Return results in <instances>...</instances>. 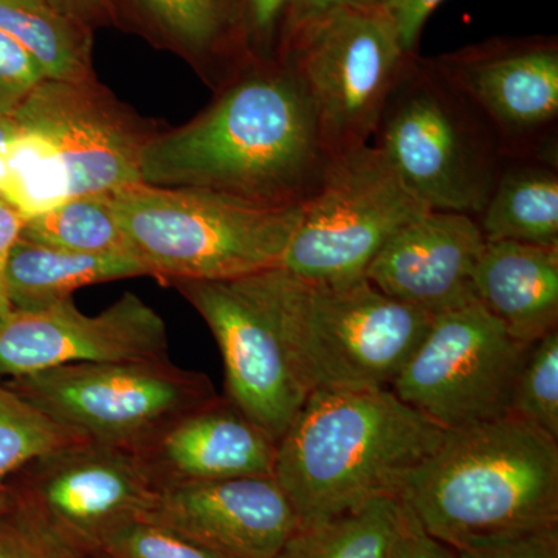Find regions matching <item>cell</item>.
<instances>
[{"label": "cell", "mask_w": 558, "mask_h": 558, "mask_svg": "<svg viewBox=\"0 0 558 558\" xmlns=\"http://www.w3.org/2000/svg\"><path fill=\"white\" fill-rule=\"evenodd\" d=\"M475 219L486 242L558 248V161L506 160Z\"/></svg>", "instance_id": "obj_21"}, {"label": "cell", "mask_w": 558, "mask_h": 558, "mask_svg": "<svg viewBox=\"0 0 558 558\" xmlns=\"http://www.w3.org/2000/svg\"><path fill=\"white\" fill-rule=\"evenodd\" d=\"M24 220L21 213H17L5 201L0 199V317L11 311L9 300H7L3 271H5L11 248L20 240Z\"/></svg>", "instance_id": "obj_36"}, {"label": "cell", "mask_w": 558, "mask_h": 558, "mask_svg": "<svg viewBox=\"0 0 558 558\" xmlns=\"http://www.w3.org/2000/svg\"><path fill=\"white\" fill-rule=\"evenodd\" d=\"M432 319L428 312L385 295L366 278L318 288L288 274L290 351L311 392L391 387Z\"/></svg>", "instance_id": "obj_6"}, {"label": "cell", "mask_w": 558, "mask_h": 558, "mask_svg": "<svg viewBox=\"0 0 558 558\" xmlns=\"http://www.w3.org/2000/svg\"><path fill=\"white\" fill-rule=\"evenodd\" d=\"M444 0H388L387 10L398 25L400 39L410 53H417L422 31Z\"/></svg>", "instance_id": "obj_35"}, {"label": "cell", "mask_w": 558, "mask_h": 558, "mask_svg": "<svg viewBox=\"0 0 558 558\" xmlns=\"http://www.w3.org/2000/svg\"><path fill=\"white\" fill-rule=\"evenodd\" d=\"M413 54L387 7L332 11L292 33L284 57L310 95L330 156L369 145Z\"/></svg>", "instance_id": "obj_8"}, {"label": "cell", "mask_w": 558, "mask_h": 558, "mask_svg": "<svg viewBox=\"0 0 558 558\" xmlns=\"http://www.w3.org/2000/svg\"><path fill=\"white\" fill-rule=\"evenodd\" d=\"M531 347L510 336L480 301H472L433 315L427 333L389 389L446 432L486 424L509 416Z\"/></svg>", "instance_id": "obj_11"}, {"label": "cell", "mask_w": 558, "mask_h": 558, "mask_svg": "<svg viewBox=\"0 0 558 558\" xmlns=\"http://www.w3.org/2000/svg\"><path fill=\"white\" fill-rule=\"evenodd\" d=\"M0 558H73L10 502L0 512Z\"/></svg>", "instance_id": "obj_32"}, {"label": "cell", "mask_w": 558, "mask_h": 558, "mask_svg": "<svg viewBox=\"0 0 558 558\" xmlns=\"http://www.w3.org/2000/svg\"><path fill=\"white\" fill-rule=\"evenodd\" d=\"M7 384L51 421L132 453L183 414L218 398L208 376L170 359L75 363Z\"/></svg>", "instance_id": "obj_10"}, {"label": "cell", "mask_w": 558, "mask_h": 558, "mask_svg": "<svg viewBox=\"0 0 558 558\" xmlns=\"http://www.w3.org/2000/svg\"><path fill=\"white\" fill-rule=\"evenodd\" d=\"M399 519L398 498H377L362 509L299 526L277 558H387Z\"/></svg>", "instance_id": "obj_24"}, {"label": "cell", "mask_w": 558, "mask_h": 558, "mask_svg": "<svg viewBox=\"0 0 558 558\" xmlns=\"http://www.w3.org/2000/svg\"><path fill=\"white\" fill-rule=\"evenodd\" d=\"M84 439L51 421L0 376V488L33 459Z\"/></svg>", "instance_id": "obj_27"}, {"label": "cell", "mask_w": 558, "mask_h": 558, "mask_svg": "<svg viewBox=\"0 0 558 558\" xmlns=\"http://www.w3.org/2000/svg\"><path fill=\"white\" fill-rule=\"evenodd\" d=\"M10 492L9 487L0 488V512H3V510H7L10 508Z\"/></svg>", "instance_id": "obj_40"}, {"label": "cell", "mask_w": 558, "mask_h": 558, "mask_svg": "<svg viewBox=\"0 0 558 558\" xmlns=\"http://www.w3.org/2000/svg\"><path fill=\"white\" fill-rule=\"evenodd\" d=\"M433 61L486 120L506 159L557 161V36H498Z\"/></svg>", "instance_id": "obj_13"}, {"label": "cell", "mask_w": 558, "mask_h": 558, "mask_svg": "<svg viewBox=\"0 0 558 558\" xmlns=\"http://www.w3.org/2000/svg\"><path fill=\"white\" fill-rule=\"evenodd\" d=\"M388 0H296L290 36L307 22L344 9H371V7H387ZM289 36V39H290ZM289 44V43H288Z\"/></svg>", "instance_id": "obj_37"}, {"label": "cell", "mask_w": 558, "mask_h": 558, "mask_svg": "<svg viewBox=\"0 0 558 558\" xmlns=\"http://www.w3.org/2000/svg\"><path fill=\"white\" fill-rule=\"evenodd\" d=\"M13 120L60 150L70 197L106 194L140 182V156L150 135L94 78L40 81Z\"/></svg>", "instance_id": "obj_15"}, {"label": "cell", "mask_w": 558, "mask_h": 558, "mask_svg": "<svg viewBox=\"0 0 558 558\" xmlns=\"http://www.w3.org/2000/svg\"><path fill=\"white\" fill-rule=\"evenodd\" d=\"M296 0H240L242 33L250 60L284 58Z\"/></svg>", "instance_id": "obj_30"}, {"label": "cell", "mask_w": 558, "mask_h": 558, "mask_svg": "<svg viewBox=\"0 0 558 558\" xmlns=\"http://www.w3.org/2000/svg\"><path fill=\"white\" fill-rule=\"evenodd\" d=\"M81 558H108V557H106L105 554L97 553V554H90V556H84Z\"/></svg>", "instance_id": "obj_41"}, {"label": "cell", "mask_w": 558, "mask_h": 558, "mask_svg": "<svg viewBox=\"0 0 558 558\" xmlns=\"http://www.w3.org/2000/svg\"><path fill=\"white\" fill-rule=\"evenodd\" d=\"M0 199L24 219L70 199L68 167L49 138L20 126L0 146Z\"/></svg>", "instance_id": "obj_25"}, {"label": "cell", "mask_w": 558, "mask_h": 558, "mask_svg": "<svg viewBox=\"0 0 558 558\" xmlns=\"http://www.w3.org/2000/svg\"><path fill=\"white\" fill-rule=\"evenodd\" d=\"M109 196L131 255L167 284L241 278L281 267L303 207L142 182Z\"/></svg>", "instance_id": "obj_4"}, {"label": "cell", "mask_w": 558, "mask_h": 558, "mask_svg": "<svg viewBox=\"0 0 558 558\" xmlns=\"http://www.w3.org/2000/svg\"><path fill=\"white\" fill-rule=\"evenodd\" d=\"M108 558H222L185 535L135 520L113 532L100 550Z\"/></svg>", "instance_id": "obj_29"}, {"label": "cell", "mask_w": 558, "mask_h": 558, "mask_svg": "<svg viewBox=\"0 0 558 558\" xmlns=\"http://www.w3.org/2000/svg\"><path fill=\"white\" fill-rule=\"evenodd\" d=\"M428 211L379 149L348 150L332 157L301 207L281 269L318 288L359 281L385 245Z\"/></svg>", "instance_id": "obj_7"}, {"label": "cell", "mask_w": 558, "mask_h": 558, "mask_svg": "<svg viewBox=\"0 0 558 558\" xmlns=\"http://www.w3.org/2000/svg\"><path fill=\"white\" fill-rule=\"evenodd\" d=\"M330 160L310 95L284 57L250 60L196 119L150 135L138 172L146 185L301 207L322 185Z\"/></svg>", "instance_id": "obj_1"}, {"label": "cell", "mask_w": 558, "mask_h": 558, "mask_svg": "<svg viewBox=\"0 0 558 558\" xmlns=\"http://www.w3.org/2000/svg\"><path fill=\"white\" fill-rule=\"evenodd\" d=\"M373 138L432 211L476 218L508 160L478 110L418 53L400 73Z\"/></svg>", "instance_id": "obj_5"}, {"label": "cell", "mask_w": 558, "mask_h": 558, "mask_svg": "<svg viewBox=\"0 0 558 558\" xmlns=\"http://www.w3.org/2000/svg\"><path fill=\"white\" fill-rule=\"evenodd\" d=\"M21 238L68 252L131 255L109 193L70 197L25 219Z\"/></svg>", "instance_id": "obj_26"}, {"label": "cell", "mask_w": 558, "mask_h": 558, "mask_svg": "<svg viewBox=\"0 0 558 558\" xmlns=\"http://www.w3.org/2000/svg\"><path fill=\"white\" fill-rule=\"evenodd\" d=\"M399 499L454 550L558 527V440L513 416L450 429Z\"/></svg>", "instance_id": "obj_3"}, {"label": "cell", "mask_w": 558, "mask_h": 558, "mask_svg": "<svg viewBox=\"0 0 558 558\" xmlns=\"http://www.w3.org/2000/svg\"><path fill=\"white\" fill-rule=\"evenodd\" d=\"M387 558H459L458 550L429 535L399 499V519Z\"/></svg>", "instance_id": "obj_33"}, {"label": "cell", "mask_w": 558, "mask_h": 558, "mask_svg": "<svg viewBox=\"0 0 558 558\" xmlns=\"http://www.w3.org/2000/svg\"><path fill=\"white\" fill-rule=\"evenodd\" d=\"M473 290L476 300L526 344L558 329V248L486 242Z\"/></svg>", "instance_id": "obj_19"}, {"label": "cell", "mask_w": 558, "mask_h": 558, "mask_svg": "<svg viewBox=\"0 0 558 558\" xmlns=\"http://www.w3.org/2000/svg\"><path fill=\"white\" fill-rule=\"evenodd\" d=\"M459 558H558V527L524 537L458 550Z\"/></svg>", "instance_id": "obj_34"}, {"label": "cell", "mask_w": 558, "mask_h": 558, "mask_svg": "<svg viewBox=\"0 0 558 558\" xmlns=\"http://www.w3.org/2000/svg\"><path fill=\"white\" fill-rule=\"evenodd\" d=\"M446 433L389 388L314 389L278 440L274 476L299 526L319 523L399 499Z\"/></svg>", "instance_id": "obj_2"}, {"label": "cell", "mask_w": 558, "mask_h": 558, "mask_svg": "<svg viewBox=\"0 0 558 558\" xmlns=\"http://www.w3.org/2000/svg\"><path fill=\"white\" fill-rule=\"evenodd\" d=\"M20 126L16 121L10 119V117H0V146L5 145L10 138L14 137Z\"/></svg>", "instance_id": "obj_39"}, {"label": "cell", "mask_w": 558, "mask_h": 558, "mask_svg": "<svg viewBox=\"0 0 558 558\" xmlns=\"http://www.w3.org/2000/svg\"><path fill=\"white\" fill-rule=\"evenodd\" d=\"M509 416L558 440V329L529 349L513 388Z\"/></svg>", "instance_id": "obj_28"}, {"label": "cell", "mask_w": 558, "mask_h": 558, "mask_svg": "<svg viewBox=\"0 0 558 558\" xmlns=\"http://www.w3.org/2000/svg\"><path fill=\"white\" fill-rule=\"evenodd\" d=\"M140 520L170 527L222 558H277L300 524L275 476L163 488Z\"/></svg>", "instance_id": "obj_16"}, {"label": "cell", "mask_w": 558, "mask_h": 558, "mask_svg": "<svg viewBox=\"0 0 558 558\" xmlns=\"http://www.w3.org/2000/svg\"><path fill=\"white\" fill-rule=\"evenodd\" d=\"M286 279L277 267L241 278L168 282L211 330L222 355L226 398L277 440L311 395L290 351Z\"/></svg>", "instance_id": "obj_9"}, {"label": "cell", "mask_w": 558, "mask_h": 558, "mask_svg": "<svg viewBox=\"0 0 558 558\" xmlns=\"http://www.w3.org/2000/svg\"><path fill=\"white\" fill-rule=\"evenodd\" d=\"M157 35L204 65L218 70L220 86L250 61L240 0H131Z\"/></svg>", "instance_id": "obj_22"}, {"label": "cell", "mask_w": 558, "mask_h": 558, "mask_svg": "<svg viewBox=\"0 0 558 558\" xmlns=\"http://www.w3.org/2000/svg\"><path fill=\"white\" fill-rule=\"evenodd\" d=\"M484 245L473 216L428 211L385 245L365 278L385 295L438 315L478 301L473 274Z\"/></svg>", "instance_id": "obj_17"}, {"label": "cell", "mask_w": 558, "mask_h": 558, "mask_svg": "<svg viewBox=\"0 0 558 558\" xmlns=\"http://www.w3.org/2000/svg\"><path fill=\"white\" fill-rule=\"evenodd\" d=\"M148 270L131 255L68 252L20 236L7 259L3 282L11 310H43L86 286L146 277Z\"/></svg>", "instance_id": "obj_20"}, {"label": "cell", "mask_w": 558, "mask_h": 558, "mask_svg": "<svg viewBox=\"0 0 558 558\" xmlns=\"http://www.w3.org/2000/svg\"><path fill=\"white\" fill-rule=\"evenodd\" d=\"M46 80L35 58L0 32V117L13 119L22 102Z\"/></svg>", "instance_id": "obj_31"}, {"label": "cell", "mask_w": 558, "mask_h": 558, "mask_svg": "<svg viewBox=\"0 0 558 558\" xmlns=\"http://www.w3.org/2000/svg\"><path fill=\"white\" fill-rule=\"evenodd\" d=\"M278 440L226 396L161 429L135 453L157 490L213 481L274 476Z\"/></svg>", "instance_id": "obj_18"}, {"label": "cell", "mask_w": 558, "mask_h": 558, "mask_svg": "<svg viewBox=\"0 0 558 558\" xmlns=\"http://www.w3.org/2000/svg\"><path fill=\"white\" fill-rule=\"evenodd\" d=\"M13 478L11 505L73 558L100 553L159 495L135 453L89 439L33 459Z\"/></svg>", "instance_id": "obj_12"}, {"label": "cell", "mask_w": 558, "mask_h": 558, "mask_svg": "<svg viewBox=\"0 0 558 558\" xmlns=\"http://www.w3.org/2000/svg\"><path fill=\"white\" fill-rule=\"evenodd\" d=\"M167 323L126 292L97 315L72 299L0 317V376H31L75 363L148 362L168 357Z\"/></svg>", "instance_id": "obj_14"}, {"label": "cell", "mask_w": 558, "mask_h": 558, "mask_svg": "<svg viewBox=\"0 0 558 558\" xmlns=\"http://www.w3.org/2000/svg\"><path fill=\"white\" fill-rule=\"evenodd\" d=\"M54 10L65 14L70 20L80 22L86 27L105 24L112 14L110 0H44Z\"/></svg>", "instance_id": "obj_38"}, {"label": "cell", "mask_w": 558, "mask_h": 558, "mask_svg": "<svg viewBox=\"0 0 558 558\" xmlns=\"http://www.w3.org/2000/svg\"><path fill=\"white\" fill-rule=\"evenodd\" d=\"M0 32L35 58L46 80L92 78L90 28L44 0H0Z\"/></svg>", "instance_id": "obj_23"}]
</instances>
